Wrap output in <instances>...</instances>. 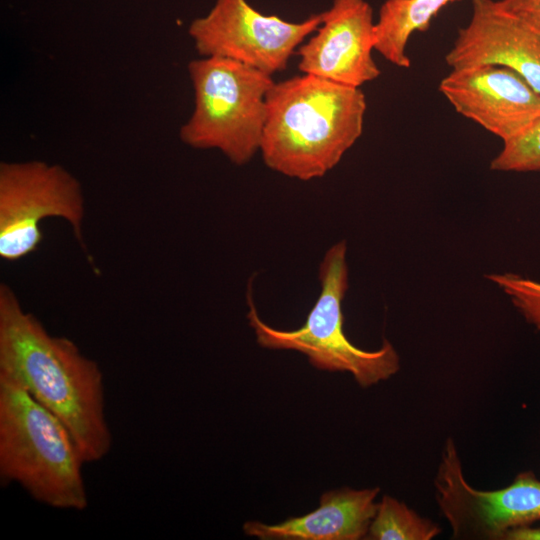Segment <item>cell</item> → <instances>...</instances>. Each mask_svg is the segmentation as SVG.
I'll return each mask as SVG.
<instances>
[{
	"label": "cell",
	"instance_id": "7c38bea8",
	"mask_svg": "<svg viewBox=\"0 0 540 540\" xmlns=\"http://www.w3.org/2000/svg\"><path fill=\"white\" fill-rule=\"evenodd\" d=\"M379 487L341 488L322 494L317 509L278 524L247 521L244 532L262 540H359L377 510Z\"/></svg>",
	"mask_w": 540,
	"mask_h": 540
},
{
	"label": "cell",
	"instance_id": "8992f818",
	"mask_svg": "<svg viewBox=\"0 0 540 540\" xmlns=\"http://www.w3.org/2000/svg\"><path fill=\"white\" fill-rule=\"evenodd\" d=\"M85 216L79 181L64 167L44 161L0 165V257L8 262L34 252L41 240L40 223L61 218L82 244Z\"/></svg>",
	"mask_w": 540,
	"mask_h": 540
},
{
	"label": "cell",
	"instance_id": "e0dca14e",
	"mask_svg": "<svg viewBox=\"0 0 540 540\" xmlns=\"http://www.w3.org/2000/svg\"><path fill=\"white\" fill-rule=\"evenodd\" d=\"M508 12L540 29V0H498Z\"/></svg>",
	"mask_w": 540,
	"mask_h": 540
},
{
	"label": "cell",
	"instance_id": "9c48e42d",
	"mask_svg": "<svg viewBox=\"0 0 540 540\" xmlns=\"http://www.w3.org/2000/svg\"><path fill=\"white\" fill-rule=\"evenodd\" d=\"M316 33L297 49L298 68L335 83L360 88L381 71L373 59V10L366 0H333Z\"/></svg>",
	"mask_w": 540,
	"mask_h": 540
},
{
	"label": "cell",
	"instance_id": "ba28073f",
	"mask_svg": "<svg viewBox=\"0 0 540 540\" xmlns=\"http://www.w3.org/2000/svg\"><path fill=\"white\" fill-rule=\"evenodd\" d=\"M322 22L321 13L301 22L264 15L247 0H216L188 28L203 57L232 59L272 76L287 68L290 57Z\"/></svg>",
	"mask_w": 540,
	"mask_h": 540
},
{
	"label": "cell",
	"instance_id": "ac0fdd59",
	"mask_svg": "<svg viewBox=\"0 0 540 540\" xmlns=\"http://www.w3.org/2000/svg\"><path fill=\"white\" fill-rule=\"evenodd\" d=\"M506 540H540V528L528 526L515 529L508 533Z\"/></svg>",
	"mask_w": 540,
	"mask_h": 540
},
{
	"label": "cell",
	"instance_id": "7a4b0ae2",
	"mask_svg": "<svg viewBox=\"0 0 540 540\" xmlns=\"http://www.w3.org/2000/svg\"><path fill=\"white\" fill-rule=\"evenodd\" d=\"M260 144L265 165L303 181L333 169L363 132L366 97L357 87L304 74L267 93Z\"/></svg>",
	"mask_w": 540,
	"mask_h": 540
},
{
	"label": "cell",
	"instance_id": "5b68a950",
	"mask_svg": "<svg viewBox=\"0 0 540 540\" xmlns=\"http://www.w3.org/2000/svg\"><path fill=\"white\" fill-rule=\"evenodd\" d=\"M188 72L194 110L180 139L195 149H217L235 165L248 163L260 150L272 76L214 56L192 60Z\"/></svg>",
	"mask_w": 540,
	"mask_h": 540
},
{
	"label": "cell",
	"instance_id": "277c9868",
	"mask_svg": "<svg viewBox=\"0 0 540 540\" xmlns=\"http://www.w3.org/2000/svg\"><path fill=\"white\" fill-rule=\"evenodd\" d=\"M346 251V242L342 240L325 253L319 266L320 294L301 327L281 330L266 324L257 313L250 288L247 318L260 346L298 351L316 369L348 372L358 385L367 388L395 375L400 369V358L386 339L379 349L366 351L345 335L342 301L348 289Z\"/></svg>",
	"mask_w": 540,
	"mask_h": 540
},
{
	"label": "cell",
	"instance_id": "5bb4252c",
	"mask_svg": "<svg viewBox=\"0 0 540 540\" xmlns=\"http://www.w3.org/2000/svg\"><path fill=\"white\" fill-rule=\"evenodd\" d=\"M441 527L420 516L404 502L384 495L377 503L365 539L372 540H431L441 533Z\"/></svg>",
	"mask_w": 540,
	"mask_h": 540
},
{
	"label": "cell",
	"instance_id": "9a60e30c",
	"mask_svg": "<svg viewBox=\"0 0 540 540\" xmlns=\"http://www.w3.org/2000/svg\"><path fill=\"white\" fill-rule=\"evenodd\" d=\"M490 168L504 172H540V111L517 133L503 141Z\"/></svg>",
	"mask_w": 540,
	"mask_h": 540
},
{
	"label": "cell",
	"instance_id": "30bf717a",
	"mask_svg": "<svg viewBox=\"0 0 540 540\" xmlns=\"http://www.w3.org/2000/svg\"><path fill=\"white\" fill-rule=\"evenodd\" d=\"M468 23L445 56L452 69L497 65L520 74L540 94V29L505 10L498 0H471Z\"/></svg>",
	"mask_w": 540,
	"mask_h": 540
},
{
	"label": "cell",
	"instance_id": "4fadbf2b",
	"mask_svg": "<svg viewBox=\"0 0 540 540\" xmlns=\"http://www.w3.org/2000/svg\"><path fill=\"white\" fill-rule=\"evenodd\" d=\"M460 0H385L374 27V49L399 68H409L407 46L416 32L426 31L446 6Z\"/></svg>",
	"mask_w": 540,
	"mask_h": 540
},
{
	"label": "cell",
	"instance_id": "3957f363",
	"mask_svg": "<svg viewBox=\"0 0 540 540\" xmlns=\"http://www.w3.org/2000/svg\"><path fill=\"white\" fill-rule=\"evenodd\" d=\"M85 460L72 434L23 388L0 378V478L55 509L82 511Z\"/></svg>",
	"mask_w": 540,
	"mask_h": 540
},
{
	"label": "cell",
	"instance_id": "52a82bcc",
	"mask_svg": "<svg viewBox=\"0 0 540 540\" xmlns=\"http://www.w3.org/2000/svg\"><path fill=\"white\" fill-rule=\"evenodd\" d=\"M437 506L453 539L505 540L511 531L540 521V479L518 473L496 490H478L465 478L456 443L445 441L434 478Z\"/></svg>",
	"mask_w": 540,
	"mask_h": 540
},
{
	"label": "cell",
	"instance_id": "6da1fadb",
	"mask_svg": "<svg viewBox=\"0 0 540 540\" xmlns=\"http://www.w3.org/2000/svg\"><path fill=\"white\" fill-rule=\"evenodd\" d=\"M0 378L23 388L56 415L86 463L110 452L103 373L69 338L50 334L13 289L0 285Z\"/></svg>",
	"mask_w": 540,
	"mask_h": 540
},
{
	"label": "cell",
	"instance_id": "8fae6325",
	"mask_svg": "<svg viewBox=\"0 0 540 540\" xmlns=\"http://www.w3.org/2000/svg\"><path fill=\"white\" fill-rule=\"evenodd\" d=\"M439 91L462 116L505 141L540 111V94L516 71L497 65L452 69Z\"/></svg>",
	"mask_w": 540,
	"mask_h": 540
},
{
	"label": "cell",
	"instance_id": "2e32d148",
	"mask_svg": "<svg viewBox=\"0 0 540 540\" xmlns=\"http://www.w3.org/2000/svg\"><path fill=\"white\" fill-rule=\"evenodd\" d=\"M486 277L501 288L525 320L540 331V282L514 273Z\"/></svg>",
	"mask_w": 540,
	"mask_h": 540
}]
</instances>
